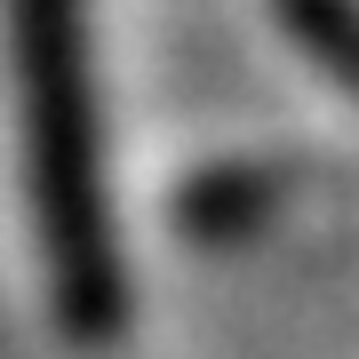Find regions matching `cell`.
<instances>
[{
    "mask_svg": "<svg viewBox=\"0 0 359 359\" xmlns=\"http://www.w3.org/2000/svg\"><path fill=\"white\" fill-rule=\"evenodd\" d=\"M16 112H25V176L48 248L56 304L80 335L120 327V248L104 216V136L88 80V0H8Z\"/></svg>",
    "mask_w": 359,
    "mask_h": 359,
    "instance_id": "cell-1",
    "label": "cell"
}]
</instances>
